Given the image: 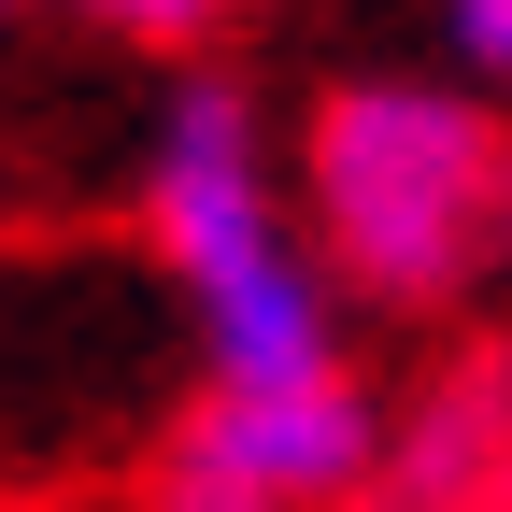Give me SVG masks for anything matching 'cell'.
<instances>
[{"mask_svg": "<svg viewBox=\"0 0 512 512\" xmlns=\"http://www.w3.org/2000/svg\"><path fill=\"white\" fill-rule=\"evenodd\" d=\"M299 200L328 285L370 313H441L512 256V128L470 86L342 72L299 128Z\"/></svg>", "mask_w": 512, "mask_h": 512, "instance_id": "1", "label": "cell"}, {"mask_svg": "<svg viewBox=\"0 0 512 512\" xmlns=\"http://www.w3.org/2000/svg\"><path fill=\"white\" fill-rule=\"evenodd\" d=\"M143 256L171 271L200 384H342V285L328 256L285 228L256 100L228 72H185L143 143Z\"/></svg>", "mask_w": 512, "mask_h": 512, "instance_id": "2", "label": "cell"}, {"mask_svg": "<svg viewBox=\"0 0 512 512\" xmlns=\"http://www.w3.org/2000/svg\"><path fill=\"white\" fill-rule=\"evenodd\" d=\"M384 470L370 384H200L128 470V512H356Z\"/></svg>", "mask_w": 512, "mask_h": 512, "instance_id": "3", "label": "cell"}, {"mask_svg": "<svg viewBox=\"0 0 512 512\" xmlns=\"http://www.w3.org/2000/svg\"><path fill=\"white\" fill-rule=\"evenodd\" d=\"M512 498V342H470L427 370L413 413H384V470L356 512H498Z\"/></svg>", "mask_w": 512, "mask_h": 512, "instance_id": "4", "label": "cell"}, {"mask_svg": "<svg viewBox=\"0 0 512 512\" xmlns=\"http://www.w3.org/2000/svg\"><path fill=\"white\" fill-rule=\"evenodd\" d=\"M86 29H114V43H143V57H200L242 0H72Z\"/></svg>", "mask_w": 512, "mask_h": 512, "instance_id": "5", "label": "cell"}, {"mask_svg": "<svg viewBox=\"0 0 512 512\" xmlns=\"http://www.w3.org/2000/svg\"><path fill=\"white\" fill-rule=\"evenodd\" d=\"M441 43H456V72H512V0H441Z\"/></svg>", "mask_w": 512, "mask_h": 512, "instance_id": "6", "label": "cell"}, {"mask_svg": "<svg viewBox=\"0 0 512 512\" xmlns=\"http://www.w3.org/2000/svg\"><path fill=\"white\" fill-rule=\"evenodd\" d=\"M0 15H15V0H0Z\"/></svg>", "mask_w": 512, "mask_h": 512, "instance_id": "7", "label": "cell"}, {"mask_svg": "<svg viewBox=\"0 0 512 512\" xmlns=\"http://www.w3.org/2000/svg\"><path fill=\"white\" fill-rule=\"evenodd\" d=\"M498 512H512V498H498Z\"/></svg>", "mask_w": 512, "mask_h": 512, "instance_id": "8", "label": "cell"}]
</instances>
